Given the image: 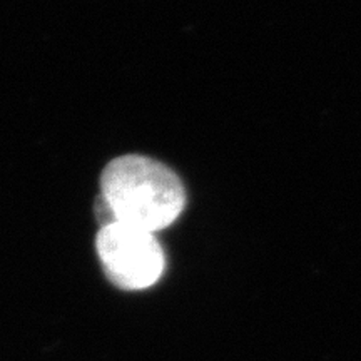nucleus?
I'll return each mask as SVG.
<instances>
[{
  "label": "nucleus",
  "mask_w": 361,
  "mask_h": 361,
  "mask_svg": "<svg viewBox=\"0 0 361 361\" xmlns=\"http://www.w3.org/2000/svg\"><path fill=\"white\" fill-rule=\"evenodd\" d=\"M101 197L116 223L152 234L173 224L186 204L178 174L159 161L137 154L121 156L104 168Z\"/></svg>",
  "instance_id": "nucleus-1"
},
{
  "label": "nucleus",
  "mask_w": 361,
  "mask_h": 361,
  "mask_svg": "<svg viewBox=\"0 0 361 361\" xmlns=\"http://www.w3.org/2000/svg\"><path fill=\"white\" fill-rule=\"evenodd\" d=\"M96 247L104 273L121 290H146L164 273L162 247L154 234L144 229L123 223L102 226Z\"/></svg>",
  "instance_id": "nucleus-2"
}]
</instances>
